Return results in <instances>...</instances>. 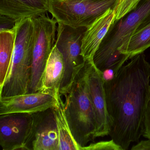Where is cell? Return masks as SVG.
I'll return each instance as SVG.
<instances>
[{"label": "cell", "mask_w": 150, "mask_h": 150, "mask_svg": "<svg viewBox=\"0 0 150 150\" xmlns=\"http://www.w3.org/2000/svg\"><path fill=\"white\" fill-rule=\"evenodd\" d=\"M150 81V64L143 52L123 66L113 79L104 82L111 122L109 135L123 150L143 135Z\"/></svg>", "instance_id": "1"}, {"label": "cell", "mask_w": 150, "mask_h": 150, "mask_svg": "<svg viewBox=\"0 0 150 150\" xmlns=\"http://www.w3.org/2000/svg\"><path fill=\"white\" fill-rule=\"evenodd\" d=\"M150 22V0H141L132 11L110 25L106 36L93 58L96 67L102 72L109 68L120 69L129 59L118 48L139 28Z\"/></svg>", "instance_id": "2"}, {"label": "cell", "mask_w": 150, "mask_h": 150, "mask_svg": "<svg viewBox=\"0 0 150 150\" xmlns=\"http://www.w3.org/2000/svg\"><path fill=\"white\" fill-rule=\"evenodd\" d=\"M89 62L86 61L64 96L67 119L73 137L81 150L94 140L96 131L95 116L87 81Z\"/></svg>", "instance_id": "3"}, {"label": "cell", "mask_w": 150, "mask_h": 150, "mask_svg": "<svg viewBox=\"0 0 150 150\" xmlns=\"http://www.w3.org/2000/svg\"><path fill=\"white\" fill-rule=\"evenodd\" d=\"M16 38L6 77L0 88V97L29 93L32 65L34 28L32 18L15 23Z\"/></svg>", "instance_id": "4"}, {"label": "cell", "mask_w": 150, "mask_h": 150, "mask_svg": "<svg viewBox=\"0 0 150 150\" xmlns=\"http://www.w3.org/2000/svg\"><path fill=\"white\" fill-rule=\"evenodd\" d=\"M120 0H50L49 12L58 23L87 28Z\"/></svg>", "instance_id": "5"}, {"label": "cell", "mask_w": 150, "mask_h": 150, "mask_svg": "<svg viewBox=\"0 0 150 150\" xmlns=\"http://www.w3.org/2000/svg\"><path fill=\"white\" fill-rule=\"evenodd\" d=\"M32 19L34 45L29 93H36L40 90L45 67L55 45L58 24L55 19L49 16L48 13Z\"/></svg>", "instance_id": "6"}, {"label": "cell", "mask_w": 150, "mask_h": 150, "mask_svg": "<svg viewBox=\"0 0 150 150\" xmlns=\"http://www.w3.org/2000/svg\"><path fill=\"white\" fill-rule=\"evenodd\" d=\"M87 28H75L58 23L55 45L63 56L65 64L60 93L65 96L85 63L81 55L82 41Z\"/></svg>", "instance_id": "7"}, {"label": "cell", "mask_w": 150, "mask_h": 150, "mask_svg": "<svg viewBox=\"0 0 150 150\" xmlns=\"http://www.w3.org/2000/svg\"><path fill=\"white\" fill-rule=\"evenodd\" d=\"M33 114L0 115V145L3 150H32L34 137Z\"/></svg>", "instance_id": "8"}, {"label": "cell", "mask_w": 150, "mask_h": 150, "mask_svg": "<svg viewBox=\"0 0 150 150\" xmlns=\"http://www.w3.org/2000/svg\"><path fill=\"white\" fill-rule=\"evenodd\" d=\"M87 81L96 122V131L94 136L95 139L109 135L111 122L107 110L102 74L96 67L93 61L89 62Z\"/></svg>", "instance_id": "9"}, {"label": "cell", "mask_w": 150, "mask_h": 150, "mask_svg": "<svg viewBox=\"0 0 150 150\" xmlns=\"http://www.w3.org/2000/svg\"><path fill=\"white\" fill-rule=\"evenodd\" d=\"M57 94L38 91L0 97V115L16 113L33 114L54 108L57 103Z\"/></svg>", "instance_id": "10"}, {"label": "cell", "mask_w": 150, "mask_h": 150, "mask_svg": "<svg viewBox=\"0 0 150 150\" xmlns=\"http://www.w3.org/2000/svg\"><path fill=\"white\" fill-rule=\"evenodd\" d=\"M50 0H0L1 29L11 28L17 22L49 12Z\"/></svg>", "instance_id": "11"}, {"label": "cell", "mask_w": 150, "mask_h": 150, "mask_svg": "<svg viewBox=\"0 0 150 150\" xmlns=\"http://www.w3.org/2000/svg\"><path fill=\"white\" fill-rule=\"evenodd\" d=\"M33 150H59V136L53 108L33 114Z\"/></svg>", "instance_id": "12"}, {"label": "cell", "mask_w": 150, "mask_h": 150, "mask_svg": "<svg viewBox=\"0 0 150 150\" xmlns=\"http://www.w3.org/2000/svg\"><path fill=\"white\" fill-rule=\"evenodd\" d=\"M115 10L109 9L87 28L82 41L81 55L84 61H93L100 45L115 21Z\"/></svg>", "instance_id": "13"}, {"label": "cell", "mask_w": 150, "mask_h": 150, "mask_svg": "<svg viewBox=\"0 0 150 150\" xmlns=\"http://www.w3.org/2000/svg\"><path fill=\"white\" fill-rule=\"evenodd\" d=\"M64 72L63 56L55 44L45 67L39 91L51 92L56 95L60 93Z\"/></svg>", "instance_id": "14"}, {"label": "cell", "mask_w": 150, "mask_h": 150, "mask_svg": "<svg viewBox=\"0 0 150 150\" xmlns=\"http://www.w3.org/2000/svg\"><path fill=\"white\" fill-rule=\"evenodd\" d=\"M61 94L57 95V103L53 108L59 136V150H81L71 132Z\"/></svg>", "instance_id": "15"}, {"label": "cell", "mask_w": 150, "mask_h": 150, "mask_svg": "<svg viewBox=\"0 0 150 150\" xmlns=\"http://www.w3.org/2000/svg\"><path fill=\"white\" fill-rule=\"evenodd\" d=\"M15 24L0 30V88L6 79L13 56L16 38Z\"/></svg>", "instance_id": "16"}, {"label": "cell", "mask_w": 150, "mask_h": 150, "mask_svg": "<svg viewBox=\"0 0 150 150\" xmlns=\"http://www.w3.org/2000/svg\"><path fill=\"white\" fill-rule=\"evenodd\" d=\"M150 47V22L139 28L118 48L131 59Z\"/></svg>", "instance_id": "17"}, {"label": "cell", "mask_w": 150, "mask_h": 150, "mask_svg": "<svg viewBox=\"0 0 150 150\" xmlns=\"http://www.w3.org/2000/svg\"><path fill=\"white\" fill-rule=\"evenodd\" d=\"M141 0H120L115 10V20H119L134 9Z\"/></svg>", "instance_id": "18"}, {"label": "cell", "mask_w": 150, "mask_h": 150, "mask_svg": "<svg viewBox=\"0 0 150 150\" xmlns=\"http://www.w3.org/2000/svg\"><path fill=\"white\" fill-rule=\"evenodd\" d=\"M81 150H123L119 145L113 139L109 141H101L91 143L88 145L82 147Z\"/></svg>", "instance_id": "19"}, {"label": "cell", "mask_w": 150, "mask_h": 150, "mask_svg": "<svg viewBox=\"0 0 150 150\" xmlns=\"http://www.w3.org/2000/svg\"><path fill=\"white\" fill-rule=\"evenodd\" d=\"M142 136L150 139V91L145 110L144 121V131Z\"/></svg>", "instance_id": "20"}, {"label": "cell", "mask_w": 150, "mask_h": 150, "mask_svg": "<svg viewBox=\"0 0 150 150\" xmlns=\"http://www.w3.org/2000/svg\"><path fill=\"white\" fill-rule=\"evenodd\" d=\"M119 70L113 68H108L102 72L104 82L110 81L115 77Z\"/></svg>", "instance_id": "21"}, {"label": "cell", "mask_w": 150, "mask_h": 150, "mask_svg": "<svg viewBox=\"0 0 150 150\" xmlns=\"http://www.w3.org/2000/svg\"><path fill=\"white\" fill-rule=\"evenodd\" d=\"M132 150H150V139L142 140L137 144L133 146Z\"/></svg>", "instance_id": "22"}]
</instances>
